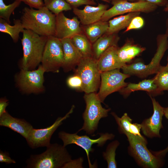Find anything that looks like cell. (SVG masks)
I'll list each match as a JSON object with an SVG mask.
<instances>
[{"mask_svg": "<svg viewBox=\"0 0 168 168\" xmlns=\"http://www.w3.org/2000/svg\"><path fill=\"white\" fill-rule=\"evenodd\" d=\"M20 20L25 29L42 36L55 35L56 15L45 6L36 10L25 7Z\"/></svg>", "mask_w": 168, "mask_h": 168, "instance_id": "1", "label": "cell"}, {"mask_svg": "<svg viewBox=\"0 0 168 168\" xmlns=\"http://www.w3.org/2000/svg\"><path fill=\"white\" fill-rule=\"evenodd\" d=\"M21 40L23 55L20 61L21 69H35L41 63L43 53L48 37L39 35L25 29Z\"/></svg>", "mask_w": 168, "mask_h": 168, "instance_id": "2", "label": "cell"}, {"mask_svg": "<svg viewBox=\"0 0 168 168\" xmlns=\"http://www.w3.org/2000/svg\"><path fill=\"white\" fill-rule=\"evenodd\" d=\"M65 147L57 143L50 144L45 151L39 154L32 155L26 161L30 168H63L72 160Z\"/></svg>", "mask_w": 168, "mask_h": 168, "instance_id": "3", "label": "cell"}, {"mask_svg": "<svg viewBox=\"0 0 168 168\" xmlns=\"http://www.w3.org/2000/svg\"><path fill=\"white\" fill-rule=\"evenodd\" d=\"M168 38L165 34L159 35L156 38L157 48L150 63L145 64L137 62L130 64H125L122 68L123 72L129 75H135L145 78L149 75L156 74L161 66L160 61L168 48Z\"/></svg>", "mask_w": 168, "mask_h": 168, "instance_id": "4", "label": "cell"}, {"mask_svg": "<svg viewBox=\"0 0 168 168\" xmlns=\"http://www.w3.org/2000/svg\"><path fill=\"white\" fill-rule=\"evenodd\" d=\"M83 98L86 104L82 114L84 123L77 132L83 130L87 134L92 135L97 129L100 120L108 116L110 109H106L102 107L96 92L85 93Z\"/></svg>", "mask_w": 168, "mask_h": 168, "instance_id": "5", "label": "cell"}, {"mask_svg": "<svg viewBox=\"0 0 168 168\" xmlns=\"http://www.w3.org/2000/svg\"><path fill=\"white\" fill-rule=\"evenodd\" d=\"M125 135L129 143V153L140 166L145 168H158L162 166L161 157L148 150L147 146V141L143 137H141L129 133Z\"/></svg>", "mask_w": 168, "mask_h": 168, "instance_id": "6", "label": "cell"}, {"mask_svg": "<svg viewBox=\"0 0 168 168\" xmlns=\"http://www.w3.org/2000/svg\"><path fill=\"white\" fill-rule=\"evenodd\" d=\"M77 66L75 74L82 80V91L85 93L96 92L100 86L101 79L97 60L93 57L83 58Z\"/></svg>", "mask_w": 168, "mask_h": 168, "instance_id": "7", "label": "cell"}, {"mask_svg": "<svg viewBox=\"0 0 168 168\" xmlns=\"http://www.w3.org/2000/svg\"><path fill=\"white\" fill-rule=\"evenodd\" d=\"M45 71L40 64L37 69L28 70L21 69L15 76L16 86L23 93L38 94L44 90V86Z\"/></svg>", "mask_w": 168, "mask_h": 168, "instance_id": "8", "label": "cell"}, {"mask_svg": "<svg viewBox=\"0 0 168 168\" xmlns=\"http://www.w3.org/2000/svg\"><path fill=\"white\" fill-rule=\"evenodd\" d=\"M77 132L70 133L62 131L58 133V136L62 140L64 147L71 144H75L84 150L86 154L89 167L93 168L95 166L91 164L89 158L90 153L94 151V149L92 148V146L97 144L98 147H102L108 140L113 139L115 135L107 133H100L99 138L93 139L86 135L80 136L77 134Z\"/></svg>", "mask_w": 168, "mask_h": 168, "instance_id": "9", "label": "cell"}, {"mask_svg": "<svg viewBox=\"0 0 168 168\" xmlns=\"http://www.w3.org/2000/svg\"><path fill=\"white\" fill-rule=\"evenodd\" d=\"M64 57L61 40L54 35L48 37L43 53L41 65L46 72H57L62 67Z\"/></svg>", "mask_w": 168, "mask_h": 168, "instance_id": "10", "label": "cell"}, {"mask_svg": "<svg viewBox=\"0 0 168 168\" xmlns=\"http://www.w3.org/2000/svg\"><path fill=\"white\" fill-rule=\"evenodd\" d=\"M111 2L113 6L105 11L101 20L108 21L115 16L130 12L150 13L155 11L158 6L146 2H131L127 0H113Z\"/></svg>", "mask_w": 168, "mask_h": 168, "instance_id": "11", "label": "cell"}, {"mask_svg": "<svg viewBox=\"0 0 168 168\" xmlns=\"http://www.w3.org/2000/svg\"><path fill=\"white\" fill-rule=\"evenodd\" d=\"M130 76L121 72L119 69L101 72L100 89L97 94L101 102L109 95L126 86L128 83L125 80Z\"/></svg>", "mask_w": 168, "mask_h": 168, "instance_id": "12", "label": "cell"}, {"mask_svg": "<svg viewBox=\"0 0 168 168\" xmlns=\"http://www.w3.org/2000/svg\"><path fill=\"white\" fill-rule=\"evenodd\" d=\"M75 106L73 105L69 111L63 117H58L51 125L43 128H33L26 139L29 147L32 149L47 147L50 144L52 135L57 128L63 124L73 112Z\"/></svg>", "mask_w": 168, "mask_h": 168, "instance_id": "13", "label": "cell"}, {"mask_svg": "<svg viewBox=\"0 0 168 168\" xmlns=\"http://www.w3.org/2000/svg\"><path fill=\"white\" fill-rule=\"evenodd\" d=\"M153 106V113L149 118L143 120L141 124V130L143 134L149 138L160 137V129L163 128L162 120L164 115V108L150 96Z\"/></svg>", "mask_w": 168, "mask_h": 168, "instance_id": "14", "label": "cell"}, {"mask_svg": "<svg viewBox=\"0 0 168 168\" xmlns=\"http://www.w3.org/2000/svg\"><path fill=\"white\" fill-rule=\"evenodd\" d=\"M80 23L77 16L69 18L63 12L60 13L56 16L54 36L60 39L71 38L75 35L83 32Z\"/></svg>", "mask_w": 168, "mask_h": 168, "instance_id": "15", "label": "cell"}, {"mask_svg": "<svg viewBox=\"0 0 168 168\" xmlns=\"http://www.w3.org/2000/svg\"><path fill=\"white\" fill-rule=\"evenodd\" d=\"M108 7L107 4L101 3H98L96 7L86 5L82 9L73 8V12L79 19L81 23L86 26L100 20Z\"/></svg>", "mask_w": 168, "mask_h": 168, "instance_id": "16", "label": "cell"}, {"mask_svg": "<svg viewBox=\"0 0 168 168\" xmlns=\"http://www.w3.org/2000/svg\"><path fill=\"white\" fill-rule=\"evenodd\" d=\"M63 48L64 61L62 68L67 72L74 69L83 57L72 43L71 38L60 39Z\"/></svg>", "mask_w": 168, "mask_h": 168, "instance_id": "17", "label": "cell"}, {"mask_svg": "<svg viewBox=\"0 0 168 168\" xmlns=\"http://www.w3.org/2000/svg\"><path fill=\"white\" fill-rule=\"evenodd\" d=\"M119 48L118 45L110 47L97 60L98 68L101 72L120 69L126 64L119 59L118 55Z\"/></svg>", "mask_w": 168, "mask_h": 168, "instance_id": "18", "label": "cell"}, {"mask_svg": "<svg viewBox=\"0 0 168 168\" xmlns=\"http://www.w3.org/2000/svg\"><path fill=\"white\" fill-rule=\"evenodd\" d=\"M0 125L11 129L26 139L33 128L32 125L25 119L13 117L7 111L0 116Z\"/></svg>", "mask_w": 168, "mask_h": 168, "instance_id": "19", "label": "cell"}, {"mask_svg": "<svg viewBox=\"0 0 168 168\" xmlns=\"http://www.w3.org/2000/svg\"><path fill=\"white\" fill-rule=\"evenodd\" d=\"M119 39L117 34L103 35L92 44L93 57L98 60L109 48L117 45Z\"/></svg>", "mask_w": 168, "mask_h": 168, "instance_id": "20", "label": "cell"}, {"mask_svg": "<svg viewBox=\"0 0 168 168\" xmlns=\"http://www.w3.org/2000/svg\"><path fill=\"white\" fill-rule=\"evenodd\" d=\"M137 91H145L151 95L161 93L158 90L153 78L144 80L138 83H128L126 86L119 91L124 97H127L131 92Z\"/></svg>", "mask_w": 168, "mask_h": 168, "instance_id": "21", "label": "cell"}, {"mask_svg": "<svg viewBox=\"0 0 168 168\" xmlns=\"http://www.w3.org/2000/svg\"><path fill=\"white\" fill-rule=\"evenodd\" d=\"M146 49L144 47L134 44L130 40L126 41L121 47L119 48L118 55L120 60L126 64Z\"/></svg>", "mask_w": 168, "mask_h": 168, "instance_id": "22", "label": "cell"}, {"mask_svg": "<svg viewBox=\"0 0 168 168\" xmlns=\"http://www.w3.org/2000/svg\"><path fill=\"white\" fill-rule=\"evenodd\" d=\"M108 28V21L100 20L91 24L84 26L82 29L85 34L92 44L105 34Z\"/></svg>", "mask_w": 168, "mask_h": 168, "instance_id": "23", "label": "cell"}, {"mask_svg": "<svg viewBox=\"0 0 168 168\" xmlns=\"http://www.w3.org/2000/svg\"><path fill=\"white\" fill-rule=\"evenodd\" d=\"M141 12H133L116 17L108 21L109 28L106 33L109 34H117L119 31L129 26L132 19L140 15Z\"/></svg>", "mask_w": 168, "mask_h": 168, "instance_id": "24", "label": "cell"}, {"mask_svg": "<svg viewBox=\"0 0 168 168\" xmlns=\"http://www.w3.org/2000/svg\"><path fill=\"white\" fill-rule=\"evenodd\" d=\"M71 39L83 58L93 57L92 44L84 33L76 35Z\"/></svg>", "mask_w": 168, "mask_h": 168, "instance_id": "25", "label": "cell"}, {"mask_svg": "<svg viewBox=\"0 0 168 168\" xmlns=\"http://www.w3.org/2000/svg\"><path fill=\"white\" fill-rule=\"evenodd\" d=\"M14 25H10L5 20L0 18V31L9 35L13 41L17 42L19 38L20 32H23L25 29L21 20L14 19Z\"/></svg>", "mask_w": 168, "mask_h": 168, "instance_id": "26", "label": "cell"}, {"mask_svg": "<svg viewBox=\"0 0 168 168\" xmlns=\"http://www.w3.org/2000/svg\"><path fill=\"white\" fill-rule=\"evenodd\" d=\"M44 6L56 16L64 11L72 9L65 0H44Z\"/></svg>", "mask_w": 168, "mask_h": 168, "instance_id": "27", "label": "cell"}, {"mask_svg": "<svg viewBox=\"0 0 168 168\" xmlns=\"http://www.w3.org/2000/svg\"><path fill=\"white\" fill-rule=\"evenodd\" d=\"M153 79L161 93L163 91H168V67L161 66Z\"/></svg>", "mask_w": 168, "mask_h": 168, "instance_id": "28", "label": "cell"}, {"mask_svg": "<svg viewBox=\"0 0 168 168\" xmlns=\"http://www.w3.org/2000/svg\"><path fill=\"white\" fill-rule=\"evenodd\" d=\"M119 145L118 141H113L108 145L105 151L103 152V157L107 162L108 168H117L115 152Z\"/></svg>", "mask_w": 168, "mask_h": 168, "instance_id": "29", "label": "cell"}, {"mask_svg": "<svg viewBox=\"0 0 168 168\" xmlns=\"http://www.w3.org/2000/svg\"><path fill=\"white\" fill-rule=\"evenodd\" d=\"M21 2L20 0H15L12 3L7 5L4 2L3 0H0V18L10 24L11 15L14 10L19 6Z\"/></svg>", "mask_w": 168, "mask_h": 168, "instance_id": "30", "label": "cell"}, {"mask_svg": "<svg viewBox=\"0 0 168 168\" xmlns=\"http://www.w3.org/2000/svg\"><path fill=\"white\" fill-rule=\"evenodd\" d=\"M68 86L71 88L82 91V83L80 77L75 74L69 77L67 80Z\"/></svg>", "mask_w": 168, "mask_h": 168, "instance_id": "31", "label": "cell"}, {"mask_svg": "<svg viewBox=\"0 0 168 168\" xmlns=\"http://www.w3.org/2000/svg\"><path fill=\"white\" fill-rule=\"evenodd\" d=\"M144 25V19L139 15L136 16L132 19L129 26L126 28L124 33L133 30L141 29L143 26Z\"/></svg>", "mask_w": 168, "mask_h": 168, "instance_id": "32", "label": "cell"}, {"mask_svg": "<svg viewBox=\"0 0 168 168\" xmlns=\"http://www.w3.org/2000/svg\"><path fill=\"white\" fill-rule=\"evenodd\" d=\"M72 7L77 8L83 5H96V3L93 0H65Z\"/></svg>", "mask_w": 168, "mask_h": 168, "instance_id": "33", "label": "cell"}, {"mask_svg": "<svg viewBox=\"0 0 168 168\" xmlns=\"http://www.w3.org/2000/svg\"><path fill=\"white\" fill-rule=\"evenodd\" d=\"M29 6L30 7L37 9H40L44 6L42 0H20Z\"/></svg>", "mask_w": 168, "mask_h": 168, "instance_id": "34", "label": "cell"}, {"mask_svg": "<svg viewBox=\"0 0 168 168\" xmlns=\"http://www.w3.org/2000/svg\"><path fill=\"white\" fill-rule=\"evenodd\" d=\"M83 161L82 158L71 160L66 163L63 168H83L82 165Z\"/></svg>", "mask_w": 168, "mask_h": 168, "instance_id": "35", "label": "cell"}, {"mask_svg": "<svg viewBox=\"0 0 168 168\" xmlns=\"http://www.w3.org/2000/svg\"><path fill=\"white\" fill-rule=\"evenodd\" d=\"M0 162L5 163L7 164L15 163L16 161L10 156L9 153L7 152H3L0 150Z\"/></svg>", "mask_w": 168, "mask_h": 168, "instance_id": "36", "label": "cell"}, {"mask_svg": "<svg viewBox=\"0 0 168 168\" xmlns=\"http://www.w3.org/2000/svg\"><path fill=\"white\" fill-rule=\"evenodd\" d=\"M9 104L8 100L6 98H1L0 99V116L6 112V107Z\"/></svg>", "mask_w": 168, "mask_h": 168, "instance_id": "37", "label": "cell"}, {"mask_svg": "<svg viewBox=\"0 0 168 168\" xmlns=\"http://www.w3.org/2000/svg\"><path fill=\"white\" fill-rule=\"evenodd\" d=\"M137 1L147 2L161 6H166L168 3L167 0H137Z\"/></svg>", "mask_w": 168, "mask_h": 168, "instance_id": "38", "label": "cell"}, {"mask_svg": "<svg viewBox=\"0 0 168 168\" xmlns=\"http://www.w3.org/2000/svg\"><path fill=\"white\" fill-rule=\"evenodd\" d=\"M164 115L168 119V107L166 108H164ZM168 151V146L167 147L165 150L158 152H153V153L156 155L161 157L163 156H164Z\"/></svg>", "mask_w": 168, "mask_h": 168, "instance_id": "39", "label": "cell"}, {"mask_svg": "<svg viewBox=\"0 0 168 168\" xmlns=\"http://www.w3.org/2000/svg\"><path fill=\"white\" fill-rule=\"evenodd\" d=\"M166 30L165 34L168 38V17L166 19Z\"/></svg>", "mask_w": 168, "mask_h": 168, "instance_id": "40", "label": "cell"}, {"mask_svg": "<svg viewBox=\"0 0 168 168\" xmlns=\"http://www.w3.org/2000/svg\"><path fill=\"white\" fill-rule=\"evenodd\" d=\"M164 10L165 12H168V3L166 6V7L164 8Z\"/></svg>", "mask_w": 168, "mask_h": 168, "instance_id": "41", "label": "cell"}, {"mask_svg": "<svg viewBox=\"0 0 168 168\" xmlns=\"http://www.w3.org/2000/svg\"><path fill=\"white\" fill-rule=\"evenodd\" d=\"M109 0L110 2L111 1L113 0ZM127 0L129 2H134L137 1V0Z\"/></svg>", "mask_w": 168, "mask_h": 168, "instance_id": "42", "label": "cell"}, {"mask_svg": "<svg viewBox=\"0 0 168 168\" xmlns=\"http://www.w3.org/2000/svg\"><path fill=\"white\" fill-rule=\"evenodd\" d=\"M100 0L102 1L105 2H107V3L110 2L109 0Z\"/></svg>", "mask_w": 168, "mask_h": 168, "instance_id": "43", "label": "cell"}, {"mask_svg": "<svg viewBox=\"0 0 168 168\" xmlns=\"http://www.w3.org/2000/svg\"><path fill=\"white\" fill-rule=\"evenodd\" d=\"M167 63L166 66H167L168 67V56L167 58Z\"/></svg>", "mask_w": 168, "mask_h": 168, "instance_id": "44", "label": "cell"}]
</instances>
